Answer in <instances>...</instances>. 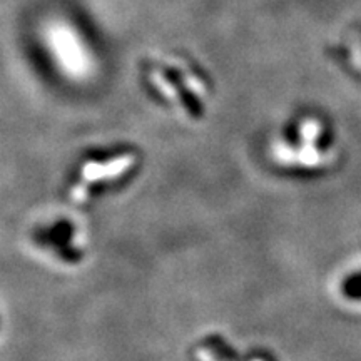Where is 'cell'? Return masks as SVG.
Masks as SVG:
<instances>
[{"label": "cell", "mask_w": 361, "mask_h": 361, "mask_svg": "<svg viewBox=\"0 0 361 361\" xmlns=\"http://www.w3.org/2000/svg\"><path fill=\"white\" fill-rule=\"evenodd\" d=\"M72 233H74V226L69 221H57L42 231L39 229L37 239L45 247L67 261L69 252H72Z\"/></svg>", "instance_id": "obj_1"}]
</instances>
